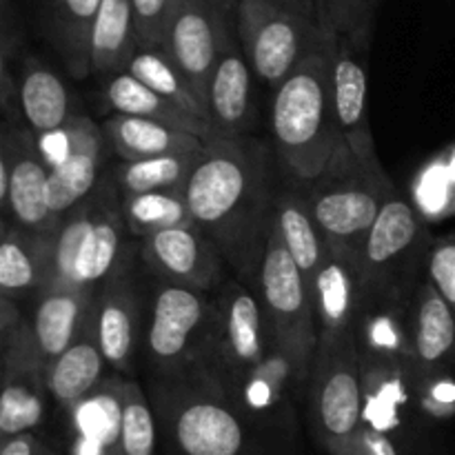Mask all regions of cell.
<instances>
[{
	"instance_id": "277c9868",
	"label": "cell",
	"mask_w": 455,
	"mask_h": 455,
	"mask_svg": "<svg viewBox=\"0 0 455 455\" xmlns=\"http://www.w3.org/2000/svg\"><path fill=\"white\" fill-rule=\"evenodd\" d=\"M129 229L114 180L102 178L87 200L71 209L49 240L44 289L98 291L127 258Z\"/></svg>"
},
{
	"instance_id": "5b68a950",
	"label": "cell",
	"mask_w": 455,
	"mask_h": 455,
	"mask_svg": "<svg viewBox=\"0 0 455 455\" xmlns=\"http://www.w3.org/2000/svg\"><path fill=\"white\" fill-rule=\"evenodd\" d=\"M395 194L378 156H358L340 142L323 176L307 185L305 198L331 251L355 265L369 231Z\"/></svg>"
},
{
	"instance_id": "1f68e13d",
	"label": "cell",
	"mask_w": 455,
	"mask_h": 455,
	"mask_svg": "<svg viewBox=\"0 0 455 455\" xmlns=\"http://www.w3.org/2000/svg\"><path fill=\"white\" fill-rule=\"evenodd\" d=\"M124 376L105 378L93 394L69 411L74 438H87L118 455L120 420H123Z\"/></svg>"
},
{
	"instance_id": "44dd1931",
	"label": "cell",
	"mask_w": 455,
	"mask_h": 455,
	"mask_svg": "<svg viewBox=\"0 0 455 455\" xmlns=\"http://www.w3.org/2000/svg\"><path fill=\"white\" fill-rule=\"evenodd\" d=\"M251 67L240 40L227 38L207 87V114L213 138H240L251 118Z\"/></svg>"
},
{
	"instance_id": "ab89813d",
	"label": "cell",
	"mask_w": 455,
	"mask_h": 455,
	"mask_svg": "<svg viewBox=\"0 0 455 455\" xmlns=\"http://www.w3.org/2000/svg\"><path fill=\"white\" fill-rule=\"evenodd\" d=\"M427 280L438 289L455 314V234L434 238L427 258Z\"/></svg>"
},
{
	"instance_id": "4dcf8cb0",
	"label": "cell",
	"mask_w": 455,
	"mask_h": 455,
	"mask_svg": "<svg viewBox=\"0 0 455 455\" xmlns=\"http://www.w3.org/2000/svg\"><path fill=\"white\" fill-rule=\"evenodd\" d=\"M138 49L132 0H102L92 29V74L127 71Z\"/></svg>"
},
{
	"instance_id": "8d00e7d4",
	"label": "cell",
	"mask_w": 455,
	"mask_h": 455,
	"mask_svg": "<svg viewBox=\"0 0 455 455\" xmlns=\"http://www.w3.org/2000/svg\"><path fill=\"white\" fill-rule=\"evenodd\" d=\"M378 4L380 0H315V13L323 31L369 49Z\"/></svg>"
},
{
	"instance_id": "f546056e",
	"label": "cell",
	"mask_w": 455,
	"mask_h": 455,
	"mask_svg": "<svg viewBox=\"0 0 455 455\" xmlns=\"http://www.w3.org/2000/svg\"><path fill=\"white\" fill-rule=\"evenodd\" d=\"M49 240L38 238L18 227H3L0 238V291L18 305L22 298L43 291L49 267Z\"/></svg>"
},
{
	"instance_id": "4fadbf2b",
	"label": "cell",
	"mask_w": 455,
	"mask_h": 455,
	"mask_svg": "<svg viewBox=\"0 0 455 455\" xmlns=\"http://www.w3.org/2000/svg\"><path fill=\"white\" fill-rule=\"evenodd\" d=\"M0 212L12 225L38 238H52L60 218L49 203V167L27 124L4 120L0 138Z\"/></svg>"
},
{
	"instance_id": "4316f807",
	"label": "cell",
	"mask_w": 455,
	"mask_h": 455,
	"mask_svg": "<svg viewBox=\"0 0 455 455\" xmlns=\"http://www.w3.org/2000/svg\"><path fill=\"white\" fill-rule=\"evenodd\" d=\"M18 84V109L36 138L56 133L71 118V96L56 71L36 58H25Z\"/></svg>"
},
{
	"instance_id": "ffe728a7",
	"label": "cell",
	"mask_w": 455,
	"mask_h": 455,
	"mask_svg": "<svg viewBox=\"0 0 455 455\" xmlns=\"http://www.w3.org/2000/svg\"><path fill=\"white\" fill-rule=\"evenodd\" d=\"M407 314L413 380L451 371L455 367V314L427 278L418 284Z\"/></svg>"
},
{
	"instance_id": "8992f818",
	"label": "cell",
	"mask_w": 455,
	"mask_h": 455,
	"mask_svg": "<svg viewBox=\"0 0 455 455\" xmlns=\"http://www.w3.org/2000/svg\"><path fill=\"white\" fill-rule=\"evenodd\" d=\"M431 235L418 209L395 194L369 231L355 260L364 305L409 307L418 284L427 278Z\"/></svg>"
},
{
	"instance_id": "5bb4252c",
	"label": "cell",
	"mask_w": 455,
	"mask_h": 455,
	"mask_svg": "<svg viewBox=\"0 0 455 455\" xmlns=\"http://www.w3.org/2000/svg\"><path fill=\"white\" fill-rule=\"evenodd\" d=\"M49 167V203L56 218H65L71 209L96 191L102 167L107 163V142L102 124L87 116H74L56 133L36 138Z\"/></svg>"
},
{
	"instance_id": "603a6c76",
	"label": "cell",
	"mask_w": 455,
	"mask_h": 455,
	"mask_svg": "<svg viewBox=\"0 0 455 455\" xmlns=\"http://www.w3.org/2000/svg\"><path fill=\"white\" fill-rule=\"evenodd\" d=\"M309 291L318 323V340L355 333L367 309L355 265L331 251L314 283L309 284Z\"/></svg>"
},
{
	"instance_id": "d590c367",
	"label": "cell",
	"mask_w": 455,
	"mask_h": 455,
	"mask_svg": "<svg viewBox=\"0 0 455 455\" xmlns=\"http://www.w3.org/2000/svg\"><path fill=\"white\" fill-rule=\"evenodd\" d=\"M156 435H158V420H156L154 404L140 385L124 380L118 455H154Z\"/></svg>"
},
{
	"instance_id": "ee69618b",
	"label": "cell",
	"mask_w": 455,
	"mask_h": 455,
	"mask_svg": "<svg viewBox=\"0 0 455 455\" xmlns=\"http://www.w3.org/2000/svg\"><path fill=\"white\" fill-rule=\"evenodd\" d=\"M212 3H216V4H220L222 9H225V12H231V4H238V0H212Z\"/></svg>"
},
{
	"instance_id": "8fae6325",
	"label": "cell",
	"mask_w": 455,
	"mask_h": 455,
	"mask_svg": "<svg viewBox=\"0 0 455 455\" xmlns=\"http://www.w3.org/2000/svg\"><path fill=\"white\" fill-rule=\"evenodd\" d=\"M0 438L29 434L44 418L47 380L31 320L9 298H0Z\"/></svg>"
},
{
	"instance_id": "e0dca14e",
	"label": "cell",
	"mask_w": 455,
	"mask_h": 455,
	"mask_svg": "<svg viewBox=\"0 0 455 455\" xmlns=\"http://www.w3.org/2000/svg\"><path fill=\"white\" fill-rule=\"evenodd\" d=\"M140 260L156 280L194 291H220L225 258L196 225L176 227L140 240Z\"/></svg>"
},
{
	"instance_id": "d6986e66",
	"label": "cell",
	"mask_w": 455,
	"mask_h": 455,
	"mask_svg": "<svg viewBox=\"0 0 455 455\" xmlns=\"http://www.w3.org/2000/svg\"><path fill=\"white\" fill-rule=\"evenodd\" d=\"M302 389H307L305 376L274 338L265 358L234 395V404L249 425H287Z\"/></svg>"
},
{
	"instance_id": "7a4b0ae2",
	"label": "cell",
	"mask_w": 455,
	"mask_h": 455,
	"mask_svg": "<svg viewBox=\"0 0 455 455\" xmlns=\"http://www.w3.org/2000/svg\"><path fill=\"white\" fill-rule=\"evenodd\" d=\"M269 124L284 176L300 187L318 180L342 142L331 100L329 38L274 89Z\"/></svg>"
},
{
	"instance_id": "30bf717a",
	"label": "cell",
	"mask_w": 455,
	"mask_h": 455,
	"mask_svg": "<svg viewBox=\"0 0 455 455\" xmlns=\"http://www.w3.org/2000/svg\"><path fill=\"white\" fill-rule=\"evenodd\" d=\"M253 291L260 300L275 342L309 382L311 364L318 351V323H315L314 300H311L305 275L300 274L296 262L284 249L275 227L260 269H258Z\"/></svg>"
},
{
	"instance_id": "74e56055",
	"label": "cell",
	"mask_w": 455,
	"mask_h": 455,
	"mask_svg": "<svg viewBox=\"0 0 455 455\" xmlns=\"http://www.w3.org/2000/svg\"><path fill=\"white\" fill-rule=\"evenodd\" d=\"M178 0H132L138 47L163 49Z\"/></svg>"
},
{
	"instance_id": "3957f363",
	"label": "cell",
	"mask_w": 455,
	"mask_h": 455,
	"mask_svg": "<svg viewBox=\"0 0 455 455\" xmlns=\"http://www.w3.org/2000/svg\"><path fill=\"white\" fill-rule=\"evenodd\" d=\"M151 404L172 455H247L251 429L220 382L194 367L151 380Z\"/></svg>"
},
{
	"instance_id": "52a82bcc",
	"label": "cell",
	"mask_w": 455,
	"mask_h": 455,
	"mask_svg": "<svg viewBox=\"0 0 455 455\" xmlns=\"http://www.w3.org/2000/svg\"><path fill=\"white\" fill-rule=\"evenodd\" d=\"M216 323V300L207 293L158 280L142 342L151 378L178 376L200 367L212 347Z\"/></svg>"
},
{
	"instance_id": "d6a6232c",
	"label": "cell",
	"mask_w": 455,
	"mask_h": 455,
	"mask_svg": "<svg viewBox=\"0 0 455 455\" xmlns=\"http://www.w3.org/2000/svg\"><path fill=\"white\" fill-rule=\"evenodd\" d=\"M200 151L198 154L133 160V163H123L120 160L114 167V172H111V180H114L120 198L187 187L196 164H198Z\"/></svg>"
},
{
	"instance_id": "83f0119b",
	"label": "cell",
	"mask_w": 455,
	"mask_h": 455,
	"mask_svg": "<svg viewBox=\"0 0 455 455\" xmlns=\"http://www.w3.org/2000/svg\"><path fill=\"white\" fill-rule=\"evenodd\" d=\"M275 231L283 238L291 260L311 284L331 256L327 238L311 216L305 194L296 189L280 191L275 198Z\"/></svg>"
},
{
	"instance_id": "b9f144b4",
	"label": "cell",
	"mask_w": 455,
	"mask_h": 455,
	"mask_svg": "<svg viewBox=\"0 0 455 455\" xmlns=\"http://www.w3.org/2000/svg\"><path fill=\"white\" fill-rule=\"evenodd\" d=\"M0 455H56L40 438H36L34 431L29 434L13 435V438L3 440Z\"/></svg>"
},
{
	"instance_id": "6da1fadb",
	"label": "cell",
	"mask_w": 455,
	"mask_h": 455,
	"mask_svg": "<svg viewBox=\"0 0 455 455\" xmlns=\"http://www.w3.org/2000/svg\"><path fill=\"white\" fill-rule=\"evenodd\" d=\"M267 149L258 138H212L187 182L191 220L218 247L235 280L253 289L275 227Z\"/></svg>"
},
{
	"instance_id": "d4e9b609",
	"label": "cell",
	"mask_w": 455,
	"mask_h": 455,
	"mask_svg": "<svg viewBox=\"0 0 455 455\" xmlns=\"http://www.w3.org/2000/svg\"><path fill=\"white\" fill-rule=\"evenodd\" d=\"M107 367L109 363L100 349V340L96 333V314H93V320L84 329L83 336L44 369L49 395L56 400L58 407L69 413L76 404L83 403L89 394H93L102 385Z\"/></svg>"
},
{
	"instance_id": "60d3db41",
	"label": "cell",
	"mask_w": 455,
	"mask_h": 455,
	"mask_svg": "<svg viewBox=\"0 0 455 455\" xmlns=\"http://www.w3.org/2000/svg\"><path fill=\"white\" fill-rule=\"evenodd\" d=\"M345 455H400V453L389 435L382 434V431H378V429H373L371 425H367V422H364V425L360 427L355 440L351 443L349 451H347Z\"/></svg>"
},
{
	"instance_id": "2e32d148",
	"label": "cell",
	"mask_w": 455,
	"mask_h": 455,
	"mask_svg": "<svg viewBox=\"0 0 455 455\" xmlns=\"http://www.w3.org/2000/svg\"><path fill=\"white\" fill-rule=\"evenodd\" d=\"M227 13L212 0H178L164 38L163 49L203 98L204 107L209 80L231 36Z\"/></svg>"
},
{
	"instance_id": "ba28073f",
	"label": "cell",
	"mask_w": 455,
	"mask_h": 455,
	"mask_svg": "<svg viewBox=\"0 0 455 455\" xmlns=\"http://www.w3.org/2000/svg\"><path fill=\"white\" fill-rule=\"evenodd\" d=\"M307 389L318 443L329 455H345L364 425L355 333L320 338Z\"/></svg>"
},
{
	"instance_id": "ac0fdd59",
	"label": "cell",
	"mask_w": 455,
	"mask_h": 455,
	"mask_svg": "<svg viewBox=\"0 0 455 455\" xmlns=\"http://www.w3.org/2000/svg\"><path fill=\"white\" fill-rule=\"evenodd\" d=\"M327 34V31H324ZM331 60V100L340 138L354 154L378 156L369 123L367 53L351 40L327 34Z\"/></svg>"
},
{
	"instance_id": "f1b7e54d",
	"label": "cell",
	"mask_w": 455,
	"mask_h": 455,
	"mask_svg": "<svg viewBox=\"0 0 455 455\" xmlns=\"http://www.w3.org/2000/svg\"><path fill=\"white\" fill-rule=\"evenodd\" d=\"M105 102L116 114L136 116V118L169 124V127L180 129V132L194 133V136L203 138L204 142H209L213 138L212 124L204 123L198 116H191L189 111L180 109L178 105H173L172 100L156 93L154 89L142 84L140 80L133 78L127 71L107 78Z\"/></svg>"
},
{
	"instance_id": "e575fe53",
	"label": "cell",
	"mask_w": 455,
	"mask_h": 455,
	"mask_svg": "<svg viewBox=\"0 0 455 455\" xmlns=\"http://www.w3.org/2000/svg\"><path fill=\"white\" fill-rule=\"evenodd\" d=\"M120 203L129 235L138 243L160 231L194 225L187 204V187L120 198Z\"/></svg>"
},
{
	"instance_id": "484cf974",
	"label": "cell",
	"mask_w": 455,
	"mask_h": 455,
	"mask_svg": "<svg viewBox=\"0 0 455 455\" xmlns=\"http://www.w3.org/2000/svg\"><path fill=\"white\" fill-rule=\"evenodd\" d=\"M102 132H105L107 142H109V149L123 163L164 158V156L198 154L204 147L203 138L194 136V133L124 114L109 116L102 123Z\"/></svg>"
},
{
	"instance_id": "7c38bea8",
	"label": "cell",
	"mask_w": 455,
	"mask_h": 455,
	"mask_svg": "<svg viewBox=\"0 0 455 455\" xmlns=\"http://www.w3.org/2000/svg\"><path fill=\"white\" fill-rule=\"evenodd\" d=\"M218 323L200 367L212 373L231 400L274 342L256 291L240 280H227L216 293Z\"/></svg>"
},
{
	"instance_id": "7bdbcfd3",
	"label": "cell",
	"mask_w": 455,
	"mask_h": 455,
	"mask_svg": "<svg viewBox=\"0 0 455 455\" xmlns=\"http://www.w3.org/2000/svg\"><path fill=\"white\" fill-rule=\"evenodd\" d=\"M267 3L283 4V7L296 9V12L309 13V16L318 18V13H315V0H267Z\"/></svg>"
},
{
	"instance_id": "7402d4cb",
	"label": "cell",
	"mask_w": 455,
	"mask_h": 455,
	"mask_svg": "<svg viewBox=\"0 0 455 455\" xmlns=\"http://www.w3.org/2000/svg\"><path fill=\"white\" fill-rule=\"evenodd\" d=\"M96 296L92 289H44L36 296L29 320L44 364L83 336L96 314Z\"/></svg>"
},
{
	"instance_id": "f35d334b",
	"label": "cell",
	"mask_w": 455,
	"mask_h": 455,
	"mask_svg": "<svg viewBox=\"0 0 455 455\" xmlns=\"http://www.w3.org/2000/svg\"><path fill=\"white\" fill-rule=\"evenodd\" d=\"M413 400L434 420L455 416V378L451 371L431 373L413 382Z\"/></svg>"
},
{
	"instance_id": "9a60e30c",
	"label": "cell",
	"mask_w": 455,
	"mask_h": 455,
	"mask_svg": "<svg viewBox=\"0 0 455 455\" xmlns=\"http://www.w3.org/2000/svg\"><path fill=\"white\" fill-rule=\"evenodd\" d=\"M140 243L129 247L127 258L114 275L98 289L96 333L107 363L120 376H132L142 349L149 311L145 309L138 267Z\"/></svg>"
},
{
	"instance_id": "cb8c5ba5",
	"label": "cell",
	"mask_w": 455,
	"mask_h": 455,
	"mask_svg": "<svg viewBox=\"0 0 455 455\" xmlns=\"http://www.w3.org/2000/svg\"><path fill=\"white\" fill-rule=\"evenodd\" d=\"M102 0H40V22L74 78L92 74V29Z\"/></svg>"
},
{
	"instance_id": "9c48e42d",
	"label": "cell",
	"mask_w": 455,
	"mask_h": 455,
	"mask_svg": "<svg viewBox=\"0 0 455 455\" xmlns=\"http://www.w3.org/2000/svg\"><path fill=\"white\" fill-rule=\"evenodd\" d=\"M235 25L253 76L271 89L327 43L318 18L267 0H238Z\"/></svg>"
},
{
	"instance_id": "836d02e7",
	"label": "cell",
	"mask_w": 455,
	"mask_h": 455,
	"mask_svg": "<svg viewBox=\"0 0 455 455\" xmlns=\"http://www.w3.org/2000/svg\"><path fill=\"white\" fill-rule=\"evenodd\" d=\"M127 74H132L133 78H138L142 84L154 89L156 93L172 100L180 109L189 111L191 116H198L204 123H209V114L203 98L196 93V89L191 87L189 80L185 78V74L178 69L176 62L167 56L164 49L138 47L132 62H129Z\"/></svg>"
}]
</instances>
